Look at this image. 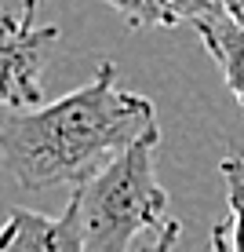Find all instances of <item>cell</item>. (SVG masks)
Returning <instances> with one entry per match:
<instances>
[{
  "label": "cell",
  "mask_w": 244,
  "mask_h": 252,
  "mask_svg": "<svg viewBox=\"0 0 244 252\" xmlns=\"http://www.w3.org/2000/svg\"><path fill=\"white\" fill-rule=\"evenodd\" d=\"M157 132L146 95L117 84V66L99 63L84 88L19 110L0 125V161L22 190L84 187L109 158Z\"/></svg>",
  "instance_id": "6da1fadb"
},
{
  "label": "cell",
  "mask_w": 244,
  "mask_h": 252,
  "mask_svg": "<svg viewBox=\"0 0 244 252\" xmlns=\"http://www.w3.org/2000/svg\"><path fill=\"white\" fill-rule=\"evenodd\" d=\"M200 33L204 51L215 59L226 88L233 92V99L244 106V26H237L233 19H226L222 11H212L208 19L193 22Z\"/></svg>",
  "instance_id": "5b68a950"
},
{
  "label": "cell",
  "mask_w": 244,
  "mask_h": 252,
  "mask_svg": "<svg viewBox=\"0 0 244 252\" xmlns=\"http://www.w3.org/2000/svg\"><path fill=\"white\" fill-rule=\"evenodd\" d=\"M215 11H222L226 19L244 26V0H215Z\"/></svg>",
  "instance_id": "9c48e42d"
},
{
  "label": "cell",
  "mask_w": 244,
  "mask_h": 252,
  "mask_svg": "<svg viewBox=\"0 0 244 252\" xmlns=\"http://www.w3.org/2000/svg\"><path fill=\"white\" fill-rule=\"evenodd\" d=\"M44 0H22V11H19V26L22 30H33V19H37V7Z\"/></svg>",
  "instance_id": "30bf717a"
},
{
  "label": "cell",
  "mask_w": 244,
  "mask_h": 252,
  "mask_svg": "<svg viewBox=\"0 0 244 252\" xmlns=\"http://www.w3.org/2000/svg\"><path fill=\"white\" fill-rule=\"evenodd\" d=\"M113 11L124 15L132 30L146 26H182V22H200L215 11V0H102Z\"/></svg>",
  "instance_id": "8992f818"
},
{
  "label": "cell",
  "mask_w": 244,
  "mask_h": 252,
  "mask_svg": "<svg viewBox=\"0 0 244 252\" xmlns=\"http://www.w3.org/2000/svg\"><path fill=\"white\" fill-rule=\"evenodd\" d=\"M179 230H182V227H179L175 220H164L161 230H153L135 252H175V245H179Z\"/></svg>",
  "instance_id": "ba28073f"
},
{
  "label": "cell",
  "mask_w": 244,
  "mask_h": 252,
  "mask_svg": "<svg viewBox=\"0 0 244 252\" xmlns=\"http://www.w3.org/2000/svg\"><path fill=\"white\" fill-rule=\"evenodd\" d=\"M157 139V132L142 135L109 158L84 187H73L81 197L84 252H132L142 234L161 230L168 220V190L153 172Z\"/></svg>",
  "instance_id": "7a4b0ae2"
},
{
  "label": "cell",
  "mask_w": 244,
  "mask_h": 252,
  "mask_svg": "<svg viewBox=\"0 0 244 252\" xmlns=\"http://www.w3.org/2000/svg\"><path fill=\"white\" fill-rule=\"evenodd\" d=\"M58 40L55 26L22 30L19 19H0V106H40V73Z\"/></svg>",
  "instance_id": "3957f363"
},
{
  "label": "cell",
  "mask_w": 244,
  "mask_h": 252,
  "mask_svg": "<svg viewBox=\"0 0 244 252\" xmlns=\"http://www.w3.org/2000/svg\"><path fill=\"white\" fill-rule=\"evenodd\" d=\"M226 201H230V252H244V154H230L219 161Z\"/></svg>",
  "instance_id": "52a82bcc"
},
{
  "label": "cell",
  "mask_w": 244,
  "mask_h": 252,
  "mask_svg": "<svg viewBox=\"0 0 244 252\" xmlns=\"http://www.w3.org/2000/svg\"><path fill=\"white\" fill-rule=\"evenodd\" d=\"M0 252H84L81 197H69L62 216H44L29 208H11L0 227Z\"/></svg>",
  "instance_id": "277c9868"
},
{
  "label": "cell",
  "mask_w": 244,
  "mask_h": 252,
  "mask_svg": "<svg viewBox=\"0 0 244 252\" xmlns=\"http://www.w3.org/2000/svg\"><path fill=\"white\" fill-rule=\"evenodd\" d=\"M212 252H230V234H226L222 223L212 227Z\"/></svg>",
  "instance_id": "8fae6325"
}]
</instances>
